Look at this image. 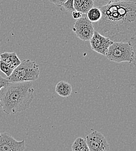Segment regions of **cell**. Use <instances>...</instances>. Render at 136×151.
Returning <instances> with one entry per match:
<instances>
[{
	"label": "cell",
	"instance_id": "7c38bea8",
	"mask_svg": "<svg viewBox=\"0 0 136 151\" xmlns=\"http://www.w3.org/2000/svg\"><path fill=\"white\" fill-rule=\"evenodd\" d=\"M73 151H90L86 138L78 137L75 139L72 146Z\"/></svg>",
	"mask_w": 136,
	"mask_h": 151
},
{
	"label": "cell",
	"instance_id": "52a82bcc",
	"mask_svg": "<svg viewBox=\"0 0 136 151\" xmlns=\"http://www.w3.org/2000/svg\"><path fill=\"white\" fill-rule=\"evenodd\" d=\"M25 141H17L7 132H0V151H23Z\"/></svg>",
	"mask_w": 136,
	"mask_h": 151
},
{
	"label": "cell",
	"instance_id": "8992f818",
	"mask_svg": "<svg viewBox=\"0 0 136 151\" xmlns=\"http://www.w3.org/2000/svg\"><path fill=\"white\" fill-rule=\"evenodd\" d=\"M86 142L90 151H108L110 150L109 145L101 132L94 131L86 137Z\"/></svg>",
	"mask_w": 136,
	"mask_h": 151
},
{
	"label": "cell",
	"instance_id": "3957f363",
	"mask_svg": "<svg viewBox=\"0 0 136 151\" xmlns=\"http://www.w3.org/2000/svg\"><path fill=\"white\" fill-rule=\"evenodd\" d=\"M39 65L30 59H24L7 77L10 82L34 81L39 78Z\"/></svg>",
	"mask_w": 136,
	"mask_h": 151
},
{
	"label": "cell",
	"instance_id": "ba28073f",
	"mask_svg": "<svg viewBox=\"0 0 136 151\" xmlns=\"http://www.w3.org/2000/svg\"><path fill=\"white\" fill-rule=\"evenodd\" d=\"M90 42L92 50L105 56L109 46L113 43V41L109 38L94 30L93 37L90 40Z\"/></svg>",
	"mask_w": 136,
	"mask_h": 151
},
{
	"label": "cell",
	"instance_id": "4fadbf2b",
	"mask_svg": "<svg viewBox=\"0 0 136 151\" xmlns=\"http://www.w3.org/2000/svg\"><path fill=\"white\" fill-rule=\"evenodd\" d=\"M102 12L99 8L93 6L87 13V17L93 23L97 22L101 18Z\"/></svg>",
	"mask_w": 136,
	"mask_h": 151
},
{
	"label": "cell",
	"instance_id": "9a60e30c",
	"mask_svg": "<svg viewBox=\"0 0 136 151\" xmlns=\"http://www.w3.org/2000/svg\"><path fill=\"white\" fill-rule=\"evenodd\" d=\"M130 45H131V47L133 50V63L134 65L136 66V36L132 38L129 41Z\"/></svg>",
	"mask_w": 136,
	"mask_h": 151
},
{
	"label": "cell",
	"instance_id": "ffe728a7",
	"mask_svg": "<svg viewBox=\"0 0 136 151\" xmlns=\"http://www.w3.org/2000/svg\"><path fill=\"white\" fill-rule=\"evenodd\" d=\"M72 15L73 19H77L80 18L82 16H83V14L78 11L76 10H74L73 12H72Z\"/></svg>",
	"mask_w": 136,
	"mask_h": 151
},
{
	"label": "cell",
	"instance_id": "ac0fdd59",
	"mask_svg": "<svg viewBox=\"0 0 136 151\" xmlns=\"http://www.w3.org/2000/svg\"><path fill=\"white\" fill-rule=\"evenodd\" d=\"M9 82L10 81L8 78H4L1 76H0V90L2 88L6 86ZM1 109H2V105H1V102L0 101V111Z\"/></svg>",
	"mask_w": 136,
	"mask_h": 151
},
{
	"label": "cell",
	"instance_id": "277c9868",
	"mask_svg": "<svg viewBox=\"0 0 136 151\" xmlns=\"http://www.w3.org/2000/svg\"><path fill=\"white\" fill-rule=\"evenodd\" d=\"M105 56L116 63H132L133 60V50L129 42H113Z\"/></svg>",
	"mask_w": 136,
	"mask_h": 151
},
{
	"label": "cell",
	"instance_id": "5b68a950",
	"mask_svg": "<svg viewBox=\"0 0 136 151\" xmlns=\"http://www.w3.org/2000/svg\"><path fill=\"white\" fill-rule=\"evenodd\" d=\"M93 23L87 17H81L75 22L73 32L80 40L84 41H90L94 32Z\"/></svg>",
	"mask_w": 136,
	"mask_h": 151
},
{
	"label": "cell",
	"instance_id": "30bf717a",
	"mask_svg": "<svg viewBox=\"0 0 136 151\" xmlns=\"http://www.w3.org/2000/svg\"><path fill=\"white\" fill-rule=\"evenodd\" d=\"M0 60H2L15 69L20 63L21 60L15 52H3L0 55Z\"/></svg>",
	"mask_w": 136,
	"mask_h": 151
},
{
	"label": "cell",
	"instance_id": "e0dca14e",
	"mask_svg": "<svg viewBox=\"0 0 136 151\" xmlns=\"http://www.w3.org/2000/svg\"><path fill=\"white\" fill-rule=\"evenodd\" d=\"M73 0H68L63 5V8L68 12H72L75 10L73 6Z\"/></svg>",
	"mask_w": 136,
	"mask_h": 151
},
{
	"label": "cell",
	"instance_id": "7a4b0ae2",
	"mask_svg": "<svg viewBox=\"0 0 136 151\" xmlns=\"http://www.w3.org/2000/svg\"><path fill=\"white\" fill-rule=\"evenodd\" d=\"M32 81L9 82L0 90V101L3 112L8 115L27 109L35 98Z\"/></svg>",
	"mask_w": 136,
	"mask_h": 151
},
{
	"label": "cell",
	"instance_id": "8fae6325",
	"mask_svg": "<svg viewBox=\"0 0 136 151\" xmlns=\"http://www.w3.org/2000/svg\"><path fill=\"white\" fill-rule=\"evenodd\" d=\"M55 92L60 96L66 98L72 94V88L68 82L60 81L56 85Z\"/></svg>",
	"mask_w": 136,
	"mask_h": 151
},
{
	"label": "cell",
	"instance_id": "9c48e42d",
	"mask_svg": "<svg viewBox=\"0 0 136 151\" xmlns=\"http://www.w3.org/2000/svg\"><path fill=\"white\" fill-rule=\"evenodd\" d=\"M73 6L75 10L87 14L88 11L94 6V0H73Z\"/></svg>",
	"mask_w": 136,
	"mask_h": 151
},
{
	"label": "cell",
	"instance_id": "2e32d148",
	"mask_svg": "<svg viewBox=\"0 0 136 151\" xmlns=\"http://www.w3.org/2000/svg\"><path fill=\"white\" fill-rule=\"evenodd\" d=\"M121 1V0H94V6L99 8L103 5H105L109 3H111L114 1Z\"/></svg>",
	"mask_w": 136,
	"mask_h": 151
},
{
	"label": "cell",
	"instance_id": "d6986e66",
	"mask_svg": "<svg viewBox=\"0 0 136 151\" xmlns=\"http://www.w3.org/2000/svg\"><path fill=\"white\" fill-rule=\"evenodd\" d=\"M67 1L68 0H50V2L58 6H63Z\"/></svg>",
	"mask_w": 136,
	"mask_h": 151
},
{
	"label": "cell",
	"instance_id": "6da1fadb",
	"mask_svg": "<svg viewBox=\"0 0 136 151\" xmlns=\"http://www.w3.org/2000/svg\"><path fill=\"white\" fill-rule=\"evenodd\" d=\"M102 17L94 30L113 42H129L136 36V2L121 0L99 7Z\"/></svg>",
	"mask_w": 136,
	"mask_h": 151
},
{
	"label": "cell",
	"instance_id": "5bb4252c",
	"mask_svg": "<svg viewBox=\"0 0 136 151\" xmlns=\"http://www.w3.org/2000/svg\"><path fill=\"white\" fill-rule=\"evenodd\" d=\"M14 70V69L8 63L2 60H0V70L7 77L12 74Z\"/></svg>",
	"mask_w": 136,
	"mask_h": 151
}]
</instances>
